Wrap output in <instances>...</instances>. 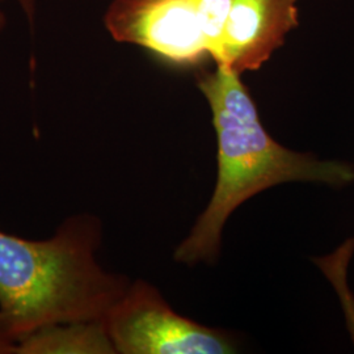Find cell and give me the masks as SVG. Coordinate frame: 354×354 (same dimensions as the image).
<instances>
[{
  "label": "cell",
  "instance_id": "cell-4",
  "mask_svg": "<svg viewBox=\"0 0 354 354\" xmlns=\"http://www.w3.org/2000/svg\"><path fill=\"white\" fill-rule=\"evenodd\" d=\"M102 323L115 353L230 354L238 349L232 333L180 315L143 279L130 282Z\"/></svg>",
  "mask_w": 354,
  "mask_h": 354
},
{
  "label": "cell",
  "instance_id": "cell-2",
  "mask_svg": "<svg viewBox=\"0 0 354 354\" xmlns=\"http://www.w3.org/2000/svg\"><path fill=\"white\" fill-rule=\"evenodd\" d=\"M102 243V221L91 213L68 215L45 241L0 230V327L13 342L105 317L131 281L100 264Z\"/></svg>",
  "mask_w": 354,
  "mask_h": 354
},
{
  "label": "cell",
  "instance_id": "cell-3",
  "mask_svg": "<svg viewBox=\"0 0 354 354\" xmlns=\"http://www.w3.org/2000/svg\"><path fill=\"white\" fill-rule=\"evenodd\" d=\"M234 0H113L104 26L113 39L188 67L216 59Z\"/></svg>",
  "mask_w": 354,
  "mask_h": 354
},
{
  "label": "cell",
  "instance_id": "cell-8",
  "mask_svg": "<svg viewBox=\"0 0 354 354\" xmlns=\"http://www.w3.org/2000/svg\"><path fill=\"white\" fill-rule=\"evenodd\" d=\"M0 354H16V342L0 327Z\"/></svg>",
  "mask_w": 354,
  "mask_h": 354
},
{
  "label": "cell",
  "instance_id": "cell-6",
  "mask_svg": "<svg viewBox=\"0 0 354 354\" xmlns=\"http://www.w3.org/2000/svg\"><path fill=\"white\" fill-rule=\"evenodd\" d=\"M102 320L61 323L38 329L16 344V354H114Z\"/></svg>",
  "mask_w": 354,
  "mask_h": 354
},
{
  "label": "cell",
  "instance_id": "cell-5",
  "mask_svg": "<svg viewBox=\"0 0 354 354\" xmlns=\"http://www.w3.org/2000/svg\"><path fill=\"white\" fill-rule=\"evenodd\" d=\"M298 0H234L215 64L259 70L298 26Z\"/></svg>",
  "mask_w": 354,
  "mask_h": 354
},
{
  "label": "cell",
  "instance_id": "cell-9",
  "mask_svg": "<svg viewBox=\"0 0 354 354\" xmlns=\"http://www.w3.org/2000/svg\"><path fill=\"white\" fill-rule=\"evenodd\" d=\"M4 26H6V16H4V13L0 12V32L3 30Z\"/></svg>",
  "mask_w": 354,
  "mask_h": 354
},
{
  "label": "cell",
  "instance_id": "cell-1",
  "mask_svg": "<svg viewBox=\"0 0 354 354\" xmlns=\"http://www.w3.org/2000/svg\"><path fill=\"white\" fill-rule=\"evenodd\" d=\"M241 76L223 64L197 75V87L212 112L218 174L210 201L175 251V260L185 266L214 263L228 218L264 190L286 183L332 188L354 183L353 165L323 160L311 152L292 151L279 145L266 131Z\"/></svg>",
  "mask_w": 354,
  "mask_h": 354
},
{
  "label": "cell",
  "instance_id": "cell-7",
  "mask_svg": "<svg viewBox=\"0 0 354 354\" xmlns=\"http://www.w3.org/2000/svg\"><path fill=\"white\" fill-rule=\"evenodd\" d=\"M15 1L19 4L23 13L26 15L28 21L33 24L36 17V0H15Z\"/></svg>",
  "mask_w": 354,
  "mask_h": 354
}]
</instances>
